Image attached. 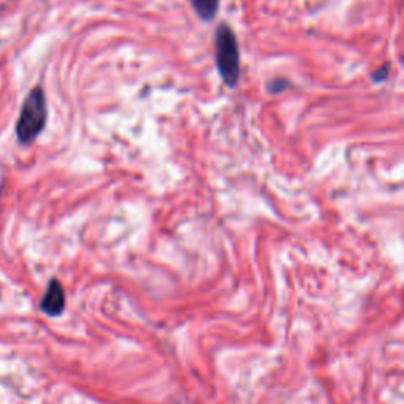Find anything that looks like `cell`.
Listing matches in <instances>:
<instances>
[{
    "mask_svg": "<svg viewBox=\"0 0 404 404\" xmlns=\"http://www.w3.org/2000/svg\"><path fill=\"white\" fill-rule=\"evenodd\" d=\"M48 122V102H46L44 90L34 87L25 97L21 112H19L15 133L18 141L23 145H29L37 141V137L43 133Z\"/></svg>",
    "mask_w": 404,
    "mask_h": 404,
    "instance_id": "cell-1",
    "label": "cell"
},
{
    "mask_svg": "<svg viewBox=\"0 0 404 404\" xmlns=\"http://www.w3.org/2000/svg\"><path fill=\"white\" fill-rule=\"evenodd\" d=\"M215 62L223 82L234 89L240 78V52L234 30L224 23L215 32Z\"/></svg>",
    "mask_w": 404,
    "mask_h": 404,
    "instance_id": "cell-2",
    "label": "cell"
},
{
    "mask_svg": "<svg viewBox=\"0 0 404 404\" xmlns=\"http://www.w3.org/2000/svg\"><path fill=\"white\" fill-rule=\"evenodd\" d=\"M42 310L48 316H59L65 308V293L62 284L57 280H51L42 299Z\"/></svg>",
    "mask_w": 404,
    "mask_h": 404,
    "instance_id": "cell-3",
    "label": "cell"
},
{
    "mask_svg": "<svg viewBox=\"0 0 404 404\" xmlns=\"http://www.w3.org/2000/svg\"><path fill=\"white\" fill-rule=\"evenodd\" d=\"M191 6L202 21H214L220 10V0H190Z\"/></svg>",
    "mask_w": 404,
    "mask_h": 404,
    "instance_id": "cell-4",
    "label": "cell"
},
{
    "mask_svg": "<svg viewBox=\"0 0 404 404\" xmlns=\"http://www.w3.org/2000/svg\"><path fill=\"white\" fill-rule=\"evenodd\" d=\"M289 87V81L288 79H274V81H270L267 85V90L270 92L271 95H278L281 94Z\"/></svg>",
    "mask_w": 404,
    "mask_h": 404,
    "instance_id": "cell-5",
    "label": "cell"
},
{
    "mask_svg": "<svg viewBox=\"0 0 404 404\" xmlns=\"http://www.w3.org/2000/svg\"><path fill=\"white\" fill-rule=\"evenodd\" d=\"M388 75H390V63H386V65H384V67L377 68V70L373 73V81H374V82L386 81V79L388 78Z\"/></svg>",
    "mask_w": 404,
    "mask_h": 404,
    "instance_id": "cell-6",
    "label": "cell"
}]
</instances>
